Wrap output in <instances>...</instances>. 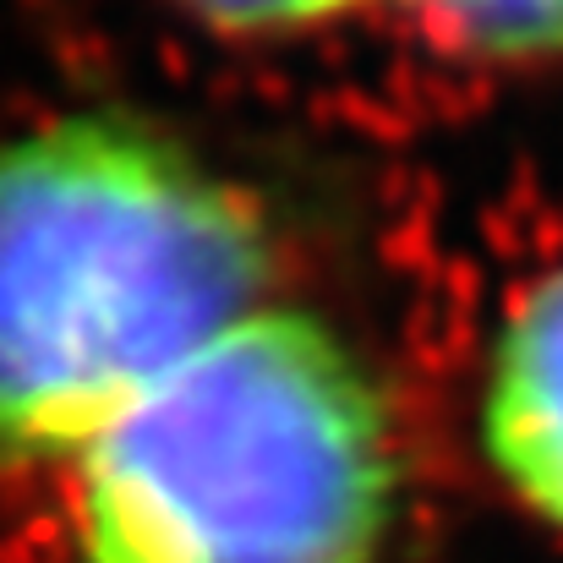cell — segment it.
Returning a JSON list of instances; mask_svg holds the SVG:
<instances>
[{
	"label": "cell",
	"instance_id": "obj_1",
	"mask_svg": "<svg viewBox=\"0 0 563 563\" xmlns=\"http://www.w3.org/2000/svg\"><path fill=\"white\" fill-rule=\"evenodd\" d=\"M268 208L132 110L0 143V465L66 460L143 388L268 312Z\"/></svg>",
	"mask_w": 563,
	"mask_h": 563
},
{
	"label": "cell",
	"instance_id": "obj_2",
	"mask_svg": "<svg viewBox=\"0 0 563 563\" xmlns=\"http://www.w3.org/2000/svg\"><path fill=\"white\" fill-rule=\"evenodd\" d=\"M82 563H377L399 515L367 362L307 312H257L66 460Z\"/></svg>",
	"mask_w": 563,
	"mask_h": 563
},
{
	"label": "cell",
	"instance_id": "obj_3",
	"mask_svg": "<svg viewBox=\"0 0 563 563\" xmlns=\"http://www.w3.org/2000/svg\"><path fill=\"white\" fill-rule=\"evenodd\" d=\"M482 454L498 487L563 537V268L504 307L482 377Z\"/></svg>",
	"mask_w": 563,
	"mask_h": 563
},
{
	"label": "cell",
	"instance_id": "obj_4",
	"mask_svg": "<svg viewBox=\"0 0 563 563\" xmlns=\"http://www.w3.org/2000/svg\"><path fill=\"white\" fill-rule=\"evenodd\" d=\"M416 27L460 60L526 66L563 55V0H405Z\"/></svg>",
	"mask_w": 563,
	"mask_h": 563
},
{
	"label": "cell",
	"instance_id": "obj_5",
	"mask_svg": "<svg viewBox=\"0 0 563 563\" xmlns=\"http://www.w3.org/2000/svg\"><path fill=\"white\" fill-rule=\"evenodd\" d=\"M197 22H208L213 33H235V38H263V33H301L318 22H334L367 0H176Z\"/></svg>",
	"mask_w": 563,
	"mask_h": 563
}]
</instances>
